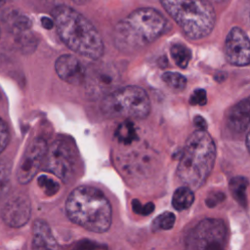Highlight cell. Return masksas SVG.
I'll return each instance as SVG.
<instances>
[{"instance_id":"6da1fadb","label":"cell","mask_w":250,"mask_h":250,"mask_svg":"<svg viewBox=\"0 0 250 250\" xmlns=\"http://www.w3.org/2000/svg\"><path fill=\"white\" fill-rule=\"evenodd\" d=\"M57 32L62 41L73 52L91 60L104 54V42L97 28L75 9L60 5L52 13Z\"/></svg>"},{"instance_id":"7a4b0ae2","label":"cell","mask_w":250,"mask_h":250,"mask_svg":"<svg viewBox=\"0 0 250 250\" xmlns=\"http://www.w3.org/2000/svg\"><path fill=\"white\" fill-rule=\"evenodd\" d=\"M65 212L74 224L93 232H104L111 225L112 209L98 188L82 186L73 189L65 202Z\"/></svg>"},{"instance_id":"3957f363","label":"cell","mask_w":250,"mask_h":250,"mask_svg":"<svg viewBox=\"0 0 250 250\" xmlns=\"http://www.w3.org/2000/svg\"><path fill=\"white\" fill-rule=\"evenodd\" d=\"M216 159V146L206 130H196L188 139L177 167L179 180L192 190L204 185Z\"/></svg>"},{"instance_id":"277c9868","label":"cell","mask_w":250,"mask_h":250,"mask_svg":"<svg viewBox=\"0 0 250 250\" xmlns=\"http://www.w3.org/2000/svg\"><path fill=\"white\" fill-rule=\"evenodd\" d=\"M166 26V19L157 10L140 8L116 24L114 43L119 50L135 51L157 39Z\"/></svg>"},{"instance_id":"5b68a950","label":"cell","mask_w":250,"mask_h":250,"mask_svg":"<svg viewBox=\"0 0 250 250\" xmlns=\"http://www.w3.org/2000/svg\"><path fill=\"white\" fill-rule=\"evenodd\" d=\"M162 7L190 39L208 36L216 21L213 7L206 0H160Z\"/></svg>"},{"instance_id":"8992f818","label":"cell","mask_w":250,"mask_h":250,"mask_svg":"<svg viewBox=\"0 0 250 250\" xmlns=\"http://www.w3.org/2000/svg\"><path fill=\"white\" fill-rule=\"evenodd\" d=\"M101 110L110 118H145L150 111V101L141 87L125 86L105 95L101 103Z\"/></svg>"},{"instance_id":"52a82bcc","label":"cell","mask_w":250,"mask_h":250,"mask_svg":"<svg viewBox=\"0 0 250 250\" xmlns=\"http://www.w3.org/2000/svg\"><path fill=\"white\" fill-rule=\"evenodd\" d=\"M227 228L220 219L208 218L200 221L187 235L188 249H223L227 243Z\"/></svg>"},{"instance_id":"ba28073f","label":"cell","mask_w":250,"mask_h":250,"mask_svg":"<svg viewBox=\"0 0 250 250\" xmlns=\"http://www.w3.org/2000/svg\"><path fill=\"white\" fill-rule=\"evenodd\" d=\"M75 163L76 152L72 142L64 137H60L47 148L44 158V170L66 182L74 172Z\"/></svg>"},{"instance_id":"9c48e42d","label":"cell","mask_w":250,"mask_h":250,"mask_svg":"<svg viewBox=\"0 0 250 250\" xmlns=\"http://www.w3.org/2000/svg\"><path fill=\"white\" fill-rule=\"evenodd\" d=\"M46 152L47 144L41 138L34 139L28 145L17 171V178L21 184H27L33 179L40 165L44 162Z\"/></svg>"},{"instance_id":"30bf717a","label":"cell","mask_w":250,"mask_h":250,"mask_svg":"<svg viewBox=\"0 0 250 250\" xmlns=\"http://www.w3.org/2000/svg\"><path fill=\"white\" fill-rule=\"evenodd\" d=\"M118 74L108 65L91 66L86 70L85 85L87 93L93 97L105 96L112 92L117 83Z\"/></svg>"},{"instance_id":"8fae6325","label":"cell","mask_w":250,"mask_h":250,"mask_svg":"<svg viewBox=\"0 0 250 250\" xmlns=\"http://www.w3.org/2000/svg\"><path fill=\"white\" fill-rule=\"evenodd\" d=\"M225 53L228 62L235 66L250 64V40L239 27H232L226 38Z\"/></svg>"},{"instance_id":"7c38bea8","label":"cell","mask_w":250,"mask_h":250,"mask_svg":"<svg viewBox=\"0 0 250 250\" xmlns=\"http://www.w3.org/2000/svg\"><path fill=\"white\" fill-rule=\"evenodd\" d=\"M30 214L29 199L25 195L18 194L12 196L3 206L1 218L9 227L20 228L29 221Z\"/></svg>"},{"instance_id":"4fadbf2b","label":"cell","mask_w":250,"mask_h":250,"mask_svg":"<svg viewBox=\"0 0 250 250\" xmlns=\"http://www.w3.org/2000/svg\"><path fill=\"white\" fill-rule=\"evenodd\" d=\"M55 70L62 80L72 85H79L85 80L86 68L72 55H62L58 58Z\"/></svg>"},{"instance_id":"5bb4252c","label":"cell","mask_w":250,"mask_h":250,"mask_svg":"<svg viewBox=\"0 0 250 250\" xmlns=\"http://www.w3.org/2000/svg\"><path fill=\"white\" fill-rule=\"evenodd\" d=\"M228 124L234 130L241 132L250 124V97L238 102L229 112Z\"/></svg>"},{"instance_id":"9a60e30c","label":"cell","mask_w":250,"mask_h":250,"mask_svg":"<svg viewBox=\"0 0 250 250\" xmlns=\"http://www.w3.org/2000/svg\"><path fill=\"white\" fill-rule=\"evenodd\" d=\"M58 247V243L47 223L36 220L32 226V248L57 249Z\"/></svg>"},{"instance_id":"2e32d148","label":"cell","mask_w":250,"mask_h":250,"mask_svg":"<svg viewBox=\"0 0 250 250\" xmlns=\"http://www.w3.org/2000/svg\"><path fill=\"white\" fill-rule=\"evenodd\" d=\"M5 21L8 22L9 26L11 27V30L16 35H20L24 32H27L31 27L30 20L25 15L18 11L9 12L7 14Z\"/></svg>"},{"instance_id":"e0dca14e","label":"cell","mask_w":250,"mask_h":250,"mask_svg":"<svg viewBox=\"0 0 250 250\" xmlns=\"http://www.w3.org/2000/svg\"><path fill=\"white\" fill-rule=\"evenodd\" d=\"M194 201L193 190L187 187H181L175 190L172 197V205L178 211H183L191 206Z\"/></svg>"},{"instance_id":"ac0fdd59","label":"cell","mask_w":250,"mask_h":250,"mask_svg":"<svg viewBox=\"0 0 250 250\" xmlns=\"http://www.w3.org/2000/svg\"><path fill=\"white\" fill-rule=\"evenodd\" d=\"M248 187V180L242 176H236L229 182V191L233 198L240 204L246 203V189Z\"/></svg>"},{"instance_id":"d6986e66","label":"cell","mask_w":250,"mask_h":250,"mask_svg":"<svg viewBox=\"0 0 250 250\" xmlns=\"http://www.w3.org/2000/svg\"><path fill=\"white\" fill-rule=\"evenodd\" d=\"M115 137L117 140L124 144L129 145L137 139V131L134 123L130 120L123 121L115 131Z\"/></svg>"},{"instance_id":"ffe728a7","label":"cell","mask_w":250,"mask_h":250,"mask_svg":"<svg viewBox=\"0 0 250 250\" xmlns=\"http://www.w3.org/2000/svg\"><path fill=\"white\" fill-rule=\"evenodd\" d=\"M170 53H171L172 59L176 62V64L181 68L187 67V65L188 64V62L191 59L190 50L187 46L180 44V43L172 45V47L170 49Z\"/></svg>"},{"instance_id":"44dd1931","label":"cell","mask_w":250,"mask_h":250,"mask_svg":"<svg viewBox=\"0 0 250 250\" xmlns=\"http://www.w3.org/2000/svg\"><path fill=\"white\" fill-rule=\"evenodd\" d=\"M162 80L167 86L175 91H181L185 89L187 85V78L178 72L167 71L162 74Z\"/></svg>"},{"instance_id":"7402d4cb","label":"cell","mask_w":250,"mask_h":250,"mask_svg":"<svg viewBox=\"0 0 250 250\" xmlns=\"http://www.w3.org/2000/svg\"><path fill=\"white\" fill-rule=\"evenodd\" d=\"M176 218L175 215L171 212H163L162 214L158 215L153 223H152V229L154 230H166L173 228L175 224Z\"/></svg>"},{"instance_id":"603a6c76","label":"cell","mask_w":250,"mask_h":250,"mask_svg":"<svg viewBox=\"0 0 250 250\" xmlns=\"http://www.w3.org/2000/svg\"><path fill=\"white\" fill-rule=\"evenodd\" d=\"M10 165L0 160V200L5 196L9 189L10 183Z\"/></svg>"},{"instance_id":"cb8c5ba5","label":"cell","mask_w":250,"mask_h":250,"mask_svg":"<svg viewBox=\"0 0 250 250\" xmlns=\"http://www.w3.org/2000/svg\"><path fill=\"white\" fill-rule=\"evenodd\" d=\"M38 185L47 195H54L60 189V185L53 179L47 177L46 175H41L39 177Z\"/></svg>"},{"instance_id":"d4e9b609","label":"cell","mask_w":250,"mask_h":250,"mask_svg":"<svg viewBox=\"0 0 250 250\" xmlns=\"http://www.w3.org/2000/svg\"><path fill=\"white\" fill-rule=\"evenodd\" d=\"M132 207L135 213L143 216H147L154 210V204L152 202H147L143 205L138 199H134L132 201Z\"/></svg>"},{"instance_id":"484cf974","label":"cell","mask_w":250,"mask_h":250,"mask_svg":"<svg viewBox=\"0 0 250 250\" xmlns=\"http://www.w3.org/2000/svg\"><path fill=\"white\" fill-rule=\"evenodd\" d=\"M207 103L206 92L203 89H196L189 98V104L192 105H204Z\"/></svg>"},{"instance_id":"4316f807","label":"cell","mask_w":250,"mask_h":250,"mask_svg":"<svg viewBox=\"0 0 250 250\" xmlns=\"http://www.w3.org/2000/svg\"><path fill=\"white\" fill-rule=\"evenodd\" d=\"M9 130L6 123L0 118V153L5 149L9 142Z\"/></svg>"},{"instance_id":"83f0119b","label":"cell","mask_w":250,"mask_h":250,"mask_svg":"<svg viewBox=\"0 0 250 250\" xmlns=\"http://www.w3.org/2000/svg\"><path fill=\"white\" fill-rule=\"evenodd\" d=\"M224 199H225V194L223 192L214 191V192H212V193H210L208 195V197L206 198L205 202H206L207 206L214 207V206L218 205L219 203H221Z\"/></svg>"},{"instance_id":"f1b7e54d","label":"cell","mask_w":250,"mask_h":250,"mask_svg":"<svg viewBox=\"0 0 250 250\" xmlns=\"http://www.w3.org/2000/svg\"><path fill=\"white\" fill-rule=\"evenodd\" d=\"M193 122H194V125L197 127L198 130H206V128H207V123H206L205 119H204L202 116L196 115L195 118H194V120H193Z\"/></svg>"},{"instance_id":"f546056e","label":"cell","mask_w":250,"mask_h":250,"mask_svg":"<svg viewBox=\"0 0 250 250\" xmlns=\"http://www.w3.org/2000/svg\"><path fill=\"white\" fill-rule=\"evenodd\" d=\"M41 23H42L43 27L46 28V29H52L54 27V25H55L53 19L46 18V17H43L41 19Z\"/></svg>"},{"instance_id":"4dcf8cb0","label":"cell","mask_w":250,"mask_h":250,"mask_svg":"<svg viewBox=\"0 0 250 250\" xmlns=\"http://www.w3.org/2000/svg\"><path fill=\"white\" fill-rule=\"evenodd\" d=\"M246 146L250 152V130L249 132L247 133V136H246Z\"/></svg>"},{"instance_id":"1f68e13d","label":"cell","mask_w":250,"mask_h":250,"mask_svg":"<svg viewBox=\"0 0 250 250\" xmlns=\"http://www.w3.org/2000/svg\"><path fill=\"white\" fill-rule=\"evenodd\" d=\"M5 1H6V0H0V7L5 3Z\"/></svg>"},{"instance_id":"d6a6232c","label":"cell","mask_w":250,"mask_h":250,"mask_svg":"<svg viewBox=\"0 0 250 250\" xmlns=\"http://www.w3.org/2000/svg\"><path fill=\"white\" fill-rule=\"evenodd\" d=\"M73 1H75V2H80V3H81V2H83L84 0H73Z\"/></svg>"},{"instance_id":"836d02e7","label":"cell","mask_w":250,"mask_h":250,"mask_svg":"<svg viewBox=\"0 0 250 250\" xmlns=\"http://www.w3.org/2000/svg\"><path fill=\"white\" fill-rule=\"evenodd\" d=\"M211 1H214V2H221V1H223V0H211Z\"/></svg>"}]
</instances>
